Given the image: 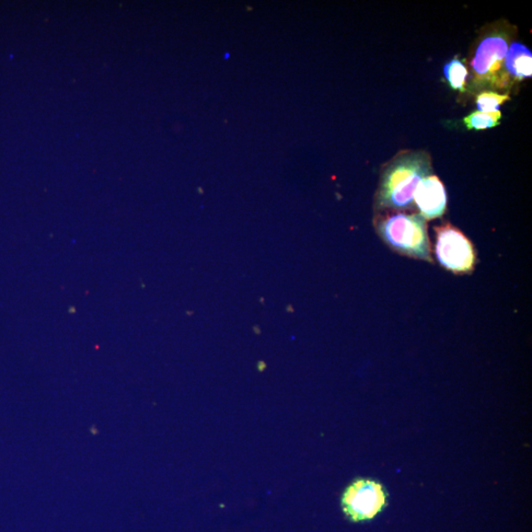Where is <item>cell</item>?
<instances>
[{
	"label": "cell",
	"mask_w": 532,
	"mask_h": 532,
	"mask_svg": "<svg viewBox=\"0 0 532 532\" xmlns=\"http://www.w3.org/2000/svg\"><path fill=\"white\" fill-rule=\"evenodd\" d=\"M431 172L430 158L425 153L399 155L381 173L376 196L377 210L387 212L412 210L416 190Z\"/></svg>",
	"instance_id": "6da1fadb"
},
{
	"label": "cell",
	"mask_w": 532,
	"mask_h": 532,
	"mask_svg": "<svg viewBox=\"0 0 532 532\" xmlns=\"http://www.w3.org/2000/svg\"><path fill=\"white\" fill-rule=\"evenodd\" d=\"M375 228L378 236L391 251L410 259L433 262L427 222L419 213L379 214Z\"/></svg>",
	"instance_id": "7a4b0ae2"
},
{
	"label": "cell",
	"mask_w": 532,
	"mask_h": 532,
	"mask_svg": "<svg viewBox=\"0 0 532 532\" xmlns=\"http://www.w3.org/2000/svg\"><path fill=\"white\" fill-rule=\"evenodd\" d=\"M435 256L439 264L455 274H469L476 268L477 252L472 242L453 225L435 228Z\"/></svg>",
	"instance_id": "3957f363"
},
{
	"label": "cell",
	"mask_w": 532,
	"mask_h": 532,
	"mask_svg": "<svg viewBox=\"0 0 532 532\" xmlns=\"http://www.w3.org/2000/svg\"><path fill=\"white\" fill-rule=\"evenodd\" d=\"M507 42L504 34H494L478 45L471 62L474 81L480 86L504 89L510 84L504 63Z\"/></svg>",
	"instance_id": "277c9868"
},
{
	"label": "cell",
	"mask_w": 532,
	"mask_h": 532,
	"mask_svg": "<svg viewBox=\"0 0 532 532\" xmlns=\"http://www.w3.org/2000/svg\"><path fill=\"white\" fill-rule=\"evenodd\" d=\"M343 511L352 522H365L376 517L387 506L384 486L372 479H358L342 495Z\"/></svg>",
	"instance_id": "5b68a950"
},
{
	"label": "cell",
	"mask_w": 532,
	"mask_h": 532,
	"mask_svg": "<svg viewBox=\"0 0 532 532\" xmlns=\"http://www.w3.org/2000/svg\"><path fill=\"white\" fill-rule=\"evenodd\" d=\"M414 204L426 220L442 217L447 210V193L444 184L437 176H428L414 194Z\"/></svg>",
	"instance_id": "8992f818"
},
{
	"label": "cell",
	"mask_w": 532,
	"mask_h": 532,
	"mask_svg": "<svg viewBox=\"0 0 532 532\" xmlns=\"http://www.w3.org/2000/svg\"><path fill=\"white\" fill-rule=\"evenodd\" d=\"M507 73L522 81L532 75V54L523 44L514 43L506 54Z\"/></svg>",
	"instance_id": "52a82bcc"
},
{
	"label": "cell",
	"mask_w": 532,
	"mask_h": 532,
	"mask_svg": "<svg viewBox=\"0 0 532 532\" xmlns=\"http://www.w3.org/2000/svg\"><path fill=\"white\" fill-rule=\"evenodd\" d=\"M502 119V113L500 111L493 113H482L479 111L473 112L467 118L464 123L469 131H483L493 129L500 124Z\"/></svg>",
	"instance_id": "ba28073f"
},
{
	"label": "cell",
	"mask_w": 532,
	"mask_h": 532,
	"mask_svg": "<svg viewBox=\"0 0 532 532\" xmlns=\"http://www.w3.org/2000/svg\"><path fill=\"white\" fill-rule=\"evenodd\" d=\"M444 73L450 88L465 92L468 73L464 63L455 59L445 65Z\"/></svg>",
	"instance_id": "9c48e42d"
},
{
	"label": "cell",
	"mask_w": 532,
	"mask_h": 532,
	"mask_svg": "<svg viewBox=\"0 0 532 532\" xmlns=\"http://www.w3.org/2000/svg\"><path fill=\"white\" fill-rule=\"evenodd\" d=\"M508 100H510V96L507 94L501 95L495 94V92L485 91L478 95L477 103L479 112L493 113L499 111L500 106Z\"/></svg>",
	"instance_id": "30bf717a"
}]
</instances>
